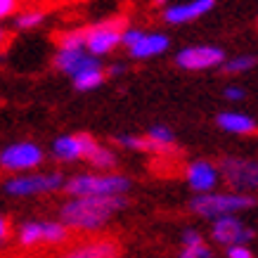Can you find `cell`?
I'll return each mask as SVG.
<instances>
[{
  "mask_svg": "<svg viewBox=\"0 0 258 258\" xmlns=\"http://www.w3.org/2000/svg\"><path fill=\"white\" fill-rule=\"evenodd\" d=\"M142 36H145V31H140V29H125V33H123V45L133 47L138 40H142Z\"/></svg>",
  "mask_w": 258,
  "mask_h": 258,
  "instance_id": "obj_26",
  "label": "cell"
},
{
  "mask_svg": "<svg viewBox=\"0 0 258 258\" xmlns=\"http://www.w3.org/2000/svg\"><path fill=\"white\" fill-rule=\"evenodd\" d=\"M216 123L227 131V133H235V135H256L258 133V125L256 121L246 114H235V111H223L216 116Z\"/></svg>",
  "mask_w": 258,
  "mask_h": 258,
  "instance_id": "obj_15",
  "label": "cell"
},
{
  "mask_svg": "<svg viewBox=\"0 0 258 258\" xmlns=\"http://www.w3.org/2000/svg\"><path fill=\"white\" fill-rule=\"evenodd\" d=\"M256 26H258V22H256Z\"/></svg>",
  "mask_w": 258,
  "mask_h": 258,
  "instance_id": "obj_34",
  "label": "cell"
},
{
  "mask_svg": "<svg viewBox=\"0 0 258 258\" xmlns=\"http://www.w3.org/2000/svg\"><path fill=\"white\" fill-rule=\"evenodd\" d=\"M256 204L251 195L242 192H209V195H199L189 202V211L202 216V218H223V216H232L237 211H246Z\"/></svg>",
  "mask_w": 258,
  "mask_h": 258,
  "instance_id": "obj_3",
  "label": "cell"
},
{
  "mask_svg": "<svg viewBox=\"0 0 258 258\" xmlns=\"http://www.w3.org/2000/svg\"><path fill=\"white\" fill-rule=\"evenodd\" d=\"M225 97L227 100H242L244 90L242 88H237V86H230V88H225Z\"/></svg>",
  "mask_w": 258,
  "mask_h": 258,
  "instance_id": "obj_29",
  "label": "cell"
},
{
  "mask_svg": "<svg viewBox=\"0 0 258 258\" xmlns=\"http://www.w3.org/2000/svg\"><path fill=\"white\" fill-rule=\"evenodd\" d=\"M17 0H0V19H5V17H10L12 12H17Z\"/></svg>",
  "mask_w": 258,
  "mask_h": 258,
  "instance_id": "obj_27",
  "label": "cell"
},
{
  "mask_svg": "<svg viewBox=\"0 0 258 258\" xmlns=\"http://www.w3.org/2000/svg\"><path fill=\"white\" fill-rule=\"evenodd\" d=\"M225 59V52L216 45H192L185 47L182 52H178L175 57V64L180 69L187 71H202V69H211V67H218Z\"/></svg>",
  "mask_w": 258,
  "mask_h": 258,
  "instance_id": "obj_8",
  "label": "cell"
},
{
  "mask_svg": "<svg viewBox=\"0 0 258 258\" xmlns=\"http://www.w3.org/2000/svg\"><path fill=\"white\" fill-rule=\"evenodd\" d=\"M147 138H152L159 145H175V138H173V133L166 125H152L147 131Z\"/></svg>",
  "mask_w": 258,
  "mask_h": 258,
  "instance_id": "obj_23",
  "label": "cell"
},
{
  "mask_svg": "<svg viewBox=\"0 0 258 258\" xmlns=\"http://www.w3.org/2000/svg\"><path fill=\"white\" fill-rule=\"evenodd\" d=\"M64 185H67V180L62 173H22L5 182V192L12 197H31L55 192Z\"/></svg>",
  "mask_w": 258,
  "mask_h": 258,
  "instance_id": "obj_4",
  "label": "cell"
},
{
  "mask_svg": "<svg viewBox=\"0 0 258 258\" xmlns=\"http://www.w3.org/2000/svg\"><path fill=\"white\" fill-rule=\"evenodd\" d=\"M55 67L64 74L79 76L83 71L100 69V62L95 55H86L83 50H59L55 55Z\"/></svg>",
  "mask_w": 258,
  "mask_h": 258,
  "instance_id": "obj_12",
  "label": "cell"
},
{
  "mask_svg": "<svg viewBox=\"0 0 258 258\" xmlns=\"http://www.w3.org/2000/svg\"><path fill=\"white\" fill-rule=\"evenodd\" d=\"M131 187V180L116 173H86L67 180L64 192L76 197H118Z\"/></svg>",
  "mask_w": 258,
  "mask_h": 258,
  "instance_id": "obj_2",
  "label": "cell"
},
{
  "mask_svg": "<svg viewBox=\"0 0 258 258\" xmlns=\"http://www.w3.org/2000/svg\"><path fill=\"white\" fill-rule=\"evenodd\" d=\"M10 237V223L5 216H0V242H5Z\"/></svg>",
  "mask_w": 258,
  "mask_h": 258,
  "instance_id": "obj_30",
  "label": "cell"
},
{
  "mask_svg": "<svg viewBox=\"0 0 258 258\" xmlns=\"http://www.w3.org/2000/svg\"><path fill=\"white\" fill-rule=\"evenodd\" d=\"M88 164H93L95 168H100V171H111L118 161H116V154H114L109 147L97 145V147L93 149V154L88 157Z\"/></svg>",
  "mask_w": 258,
  "mask_h": 258,
  "instance_id": "obj_19",
  "label": "cell"
},
{
  "mask_svg": "<svg viewBox=\"0 0 258 258\" xmlns=\"http://www.w3.org/2000/svg\"><path fill=\"white\" fill-rule=\"evenodd\" d=\"M187 182L195 192H202V195H209L213 187H216V180H218V171L211 161H192L187 168Z\"/></svg>",
  "mask_w": 258,
  "mask_h": 258,
  "instance_id": "obj_14",
  "label": "cell"
},
{
  "mask_svg": "<svg viewBox=\"0 0 258 258\" xmlns=\"http://www.w3.org/2000/svg\"><path fill=\"white\" fill-rule=\"evenodd\" d=\"M213 5H216V0H189L182 5H171L164 10V19L168 24H187L204 17L206 12H211Z\"/></svg>",
  "mask_w": 258,
  "mask_h": 258,
  "instance_id": "obj_13",
  "label": "cell"
},
{
  "mask_svg": "<svg viewBox=\"0 0 258 258\" xmlns=\"http://www.w3.org/2000/svg\"><path fill=\"white\" fill-rule=\"evenodd\" d=\"M180 258H211V249L206 244H192V246H182Z\"/></svg>",
  "mask_w": 258,
  "mask_h": 258,
  "instance_id": "obj_24",
  "label": "cell"
},
{
  "mask_svg": "<svg viewBox=\"0 0 258 258\" xmlns=\"http://www.w3.org/2000/svg\"><path fill=\"white\" fill-rule=\"evenodd\" d=\"M100 142L95 140L90 133H76V135H64L57 138L52 145V154L62 161H76V159H88L93 154V149Z\"/></svg>",
  "mask_w": 258,
  "mask_h": 258,
  "instance_id": "obj_9",
  "label": "cell"
},
{
  "mask_svg": "<svg viewBox=\"0 0 258 258\" xmlns=\"http://www.w3.org/2000/svg\"><path fill=\"white\" fill-rule=\"evenodd\" d=\"M128 29V19L125 17H111V19H104L100 24H93L90 26V33H88V50L90 55H107L111 52L118 43H123V33Z\"/></svg>",
  "mask_w": 258,
  "mask_h": 258,
  "instance_id": "obj_5",
  "label": "cell"
},
{
  "mask_svg": "<svg viewBox=\"0 0 258 258\" xmlns=\"http://www.w3.org/2000/svg\"><path fill=\"white\" fill-rule=\"evenodd\" d=\"M43 164V149L36 142H15L0 152V168L12 173L31 171Z\"/></svg>",
  "mask_w": 258,
  "mask_h": 258,
  "instance_id": "obj_7",
  "label": "cell"
},
{
  "mask_svg": "<svg viewBox=\"0 0 258 258\" xmlns=\"http://www.w3.org/2000/svg\"><path fill=\"white\" fill-rule=\"evenodd\" d=\"M128 206L123 195L118 197H76L59 209V220L67 227L79 230H95L104 225L107 220Z\"/></svg>",
  "mask_w": 258,
  "mask_h": 258,
  "instance_id": "obj_1",
  "label": "cell"
},
{
  "mask_svg": "<svg viewBox=\"0 0 258 258\" xmlns=\"http://www.w3.org/2000/svg\"><path fill=\"white\" fill-rule=\"evenodd\" d=\"M107 79L100 69H90V71H83L79 76H74V88L76 90H93L102 83V81Z\"/></svg>",
  "mask_w": 258,
  "mask_h": 258,
  "instance_id": "obj_20",
  "label": "cell"
},
{
  "mask_svg": "<svg viewBox=\"0 0 258 258\" xmlns=\"http://www.w3.org/2000/svg\"><path fill=\"white\" fill-rule=\"evenodd\" d=\"M253 64H256V57L242 55V57H235V59L225 62L223 71H225V74H242V71H249L251 67H253Z\"/></svg>",
  "mask_w": 258,
  "mask_h": 258,
  "instance_id": "obj_21",
  "label": "cell"
},
{
  "mask_svg": "<svg viewBox=\"0 0 258 258\" xmlns=\"http://www.w3.org/2000/svg\"><path fill=\"white\" fill-rule=\"evenodd\" d=\"M45 19V15L40 12V10H29V12H22V15L17 17V29H33V26H38L40 22Z\"/></svg>",
  "mask_w": 258,
  "mask_h": 258,
  "instance_id": "obj_22",
  "label": "cell"
},
{
  "mask_svg": "<svg viewBox=\"0 0 258 258\" xmlns=\"http://www.w3.org/2000/svg\"><path fill=\"white\" fill-rule=\"evenodd\" d=\"M121 256V244L114 237H97L90 242L76 244L69 251H64L57 258H118Z\"/></svg>",
  "mask_w": 258,
  "mask_h": 258,
  "instance_id": "obj_11",
  "label": "cell"
},
{
  "mask_svg": "<svg viewBox=\"0 0 258 258\" xmlns=\"http://www.w3.org/2000/svg\"><path fill=\"white\" fill-rule=\"evenodd\" d=\"M220 175L225 178L230 187L242 192V195L258 189V161L227 157L220 161Z\"/></svg>",
  "mask_w": 258,
  "mask_h": 258,
  "instance_id": "obj_6",
  "label": "cell"
},
{
  "mask_svg": "<svg viewBox=\"0 0 258 258\" xmlns=\"http://www.w3.org/2000/svg\"><path fill=\"white\" fill-rule=\"evenodd\" d=\"M225 258H253V253L244 244H235V246H227Z\"/></svg>",
  "mask_w": 258,
  "mask_h": 258,
  "instance_id": "obj_25",
  "label": "cell"
},
{
  "mask_svg": "<svg viewBox=\"0 0 258 258\" xmlns=\"http://www.w3.org/2000/svg\"><path fill=\"white\" fill-rule=\"evenodd\" d=\"M109 74L111 76H118V74H123V67H121V64H114V67H109Z\"/></svg>",
  "mask_w": 258,
  "mask_h": 258,
  "instance_id": "obj_32",
  "label": "cell"
},
{
  "mask_svg": "<svg viewBox=\"0 0 258 258\" xmlns=\"http://www.w3.org/2000/svg\"><path fill=\"white\" fill-rule=\"evenodd\" d=\"M204 239H202V235L197 232V230H185L182 232V244L185 246H192V244H202Z\"/></svg>",
  "mask_w": 258,
  "mask_h": 258,
  "instance_id": "obj_28",
  "label": "cell"
},
{
  "mask_svg": "<svg viewBox=\"0 0 258 258\" xmlns=\"http://www.w3.org/2000/svg\"><path fill=\"white\" fill-rule=\"evenodd\" d=\"M154 3H157V5H161V3H164V0H154Z\"/></svg>",
  "mask_w": 258,
  "mask_h": 258,
  "instance_id": "obj_33",
  "label": "cell"
},
{
  "mask_svg": "<svg viewBox=\"0 0 258 258\" xmlns=\"http://www.w3.org/2000/svg\"><path fill=\"white\" fill-rule=\"evenodd\" d=\"M211 237L218 244L235 246V244L249 242L251 237H253V230L244 225L242 220H237L235 216H223V218H216V220H213Z\"/></svg>",
  "mask_w": 258,
  "mask_h": 258,
  "instance_id": "obj_10",
  "label": "cell"
},
{
  "mask_svg": "<svg viewBox=\"0 0 258 258\" xmlns=\"http://www.w3.org/2000/svg\"><path fill=\"white\" fill-rule=\"evenodd\" d=\"M10 40H12V36H10L5 29H0V52H3V50L10 45Z\"/></svg>",
  "mask_w": 258,
  "mask_h": 258,
  "instance_id": "obj_31",
  "label": "cell"
},
{
  "mask_svg": "<svg viewBox=\"0 0 258 258\" xmlns=\"http://www.w3.org/2000/svg\"><path fill=\"white\" fill-rule=\"evenodd\" d=\"M17 239H19L22 246H38V244H43V220H26L19 227Z\"/></svg>",
  "mask_w": 258,
  "mask_h": 258,
  "instance_id": "obj_18",
  "label": "cell"
},
{
  "mask_svg": "<svg viewBox=\"0 0 258 258\" xmlns=\"http://www.w3.org/2000/svg\"><path fill=\"white\" fill-rule=\"evenodd\" d=\"M88 33L90 26H81V29H69V31L57 33V45L59 50H83L88 45Z\"/></svg>",
  "mask_w": 258,
  "mask_h": 258,
  "instance_id": "obj_17",
  "label": "cell"
},
{
  "mask_svg": "<svg viewBox=\"0 0 258 258\" xmlns=\"http://www.w3.org/2000/svg\"><path fill=\"white\" fill-rule=\"evenodd\" d=\"M166 47H168V38L164 33H145L142 40H138L128 50H131V57H135V59H147V57L161 55Z\"/></svg>",
  "mask_w": 258,
  "mask_h": 258,
  "instance_id": "obj_16",
  "label": "cell"
}]
</instances>
